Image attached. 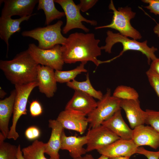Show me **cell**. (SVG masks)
<instances>
[{
  "label": "cell",
  "instance_id": "27",
  "mask_svg": "<svg viewBox=\"0 0 159 159\" xmlns=\"http://www.w3.org/2000/svg\"><path fill=\"white\" fill-rule=\"evenodd\" d=\"M6 139L0 132V159H17L18 146L4 142Z\"/></svg>",
  "mask_w": 159,
  "mask_h": 159
},
{
  "label": "cell",
  "instance_id": "30",
  "mask_svg": "<svg viewBox=\"0 0 159 159\" xmlns=\"http://www.w3.org/2000/svg\"><path fill=\"white\" fill-rule=\"evenodd\" d=\"M146 74L150 85L159 97V75L150 69Z\"/></svg>",
  "mask_w": 159,
  "mask_h": 159
},
{
  "label": "cell",
  "instance_id": "28",
  "mask_svg": "<svg viewBox=\"0 0 159 159\" xmlns=\"http://www.w3.org/2000/svg\"><path fill=\"white\" fill-rule=\"evenodd\" d=\"M113 96L124 100H137L139 97L138 92L134 88L123 85L117 86L115 90Z\"/></svg>",
  "mask_w": 159,
  "mask_h": 159
},
{
  "label": "cell",
  "instance_id": "15",
  "mask_svg": "<svg viewBox=\"0 0 159 159\" xmlns=\"http://www.w3.org/2000/svg\"><path fill=\"white\" fill-rule=\"evenodd\" d=\"M132 140L138 147L147 145L155 149L159 147V133L151 126L142 125L135 128Z\"/></svg>",
  "mask_w": 159,
  "mask_h": 159
},
{
  "label": "cell",
  "instance_id": "9",
  "mask_svg": "<svg viewBox=\"0 0 159 159\" xmlns=\"http://www.w3.org/2000/svg\"><path fill=\"white\" fill-rule=\"evenodd\" d=\"M54 1L61 6L66 16V24L62 30L63 34H66L71 30L76 28L88 32L89 29L82 24L83 21L92 25L95 26L97 24L96 21L87 19L81 14L80 10L73 0H55Z\"/></svg>",
  "mask_w": 159,
  "mask_h": 159
},
{
  "label": "cell",
  "instance_id": "6",
  "mask_svg": "<svg viewBox=\"0 0 159 159\" xmlns=\"http://www.w3.org/2000/svg\"><path fill=\"white\" fill-rule=\"evenodd\" d=\"M120 101L121 99L111 95L110 89H107L102 99L97 102L95 109L87 115L89 128H94L101 125L103 122L121 109Z\"/></svg>",
  "mask_w": 159,
  "mask_h": 159
},
{
  "label": "cell",
  "instance_id": "29",
  "mask_svg": "<svg viewBox=\"0 0 159 159\" xmlns=\"http://www.w3.org/2000/svg\"><path fill=\"white\" fill-rule=\"evenodd\" d=\"M145 123L150 125L159 133V111L147 109Z\"/></svg>",
  "mask_w": 159,
  "mask_h": 159
},
{
  "label": "cell",
  "instance_id": "26",
  "mask_svg": "<svg viewBox=\"0 0 159 159\" xmlns=\"http://www.w3.org/2000/svg\"><path fill=\"white\" fill-rule=\"evenodd\" d=\"M86 64L81 63L76 68L69 70H55V76L57 82L67 83L74 80L76 77L81 73L87 72V70L85 68Z\"/></svg>",
  "mask_w": 159,
  "mask_h": 159
},
{
  "label": "cell",
  "instance_id": "20",
  "mask_svg": "<svg viewBox=\"0 0 159 159\" xmlns=\"http://www.w3.org/2000/svg\"><path fill=\"white\" fill-rule=\"evenodd\" d=\"M121 109L102 123L121 139L131 140L133 130L130 128L124 121L121 113Z\"/></svg>",
  "mask_w": 159,
  "mask_h": 159
},
{
  "label": "cell",
  "instance_id": "21",
  "mask_svg": "<svg viewBox=\"0 0 159 159\" xmlns=\"http://www.w3.org/2000/svg\"><path fill=\"white\" fill-rule=\"evenodd\" d=\"M16 92L15 89L8 97L0 101V130L5 139L9 131V125L10 118L13 114Z\"/></svg>",
  "mask_w": 159,
  "mask_h": 159
},
{
  "label": "cell",
  "instance_id": "19",
  "mask_svg": "<svg viewBox=\"0 0 159 159\" xmlns=\"http://www.w3.org/2000/svg\"><path fill=\"white\" fill-rule=\"evenodd\" d=\"M87 139L86 135L82 136L66 135L64 130L61 137V149L68 151L73 159L82 156L87 152L83 146L87 144Z\"/></svg>",
  "mask_w": 159,
  "mask_h": 159
},
{
  "label": "cell",
  "instance_id": "37",
  "mask_svg": "<svg viewBox=\"0 0 159 159\" xmlns=\"http://www.w3.org/2000/svg\"><path fill=\"white\" fill-rule=\"evenodd\" d=\"M73 159H109V158L105 156L101 155L99 158L97 159H95L91 154H87L84 156H81L80 157Z\"/></svg>",
  "mask_w": 159,
  "mask_h": 159
},
{
  "label": "cell",
  "instance_id": "41",
  "mask_svg": "<svg viewBox=\"0 0 159 159\" xmlns=\"http://www.w3.org/2000/svg\"><path fill=\"white\" fill-rule=\"evenodd\" d=\"M129 157H118L109 158V159H130Z\"/></svg>",
  "mask_w": 159,
  "mask_h": 159
},
{
  "label": "cell",
  "instance_id": "2",
  "mask_svg": "<svg viewBox=\"0 0 159 159\" xmlns=\"http://www.w3.org/2000/svg\"><path fill=\"white\" fill-rule=\"evenodd\" d=\"M38 65L27 50L18 54L11 60L0 61V69L14 85L37 82Z\"/></svg>",
  "mask_w": 159,
  "mask_h": 159
},
{
  "label": "cell",
  "instance_id": "8",
  "mask_svg": "<svg viewBox=\"0 0 159 159\" xmlns=\"http://www.w3.org/2000/svg\"><path fill=\"white\" fill-rule=\"evenodd\" d=\"M27 50L38 64L50 67L55 70L62 69L64 62L60 45H57L50 49H43L34 43H31Z\"/></svg>",
  "mask_w": 159,
  "mask_h": 159
},
{
  "label": "cell",
  "instance_id": "1",
  "mask_svg": "<svg viewBox=\"0 0 159 159\" xmlns=\"http://www.w3.org/2000/svg\"><path fill=\"white\" fill-rule=\"evenodd\" d=\"M100 42L92 33L76 32L71 34L65 44L61 45L64 63L71 64L80 62L86 63L90 61L98 66L102 62L97 58L101 54L102 49L99 46Z\"/></svg>",
  "mask_w": 159,
  "mask_h": 159
},
{
  "label": "cell",
  "instance_id": "18",
  "mask_svg": "<svg viewBox=\"0 0 159 159\" xmlns=\"http://www.w3.org/2000/svg\"><path fill=\"white\" fill-rule=\"evenodd\" d=\"M48 126L51 128L52 132L49 141L46 143L45 153L50 158L59 159V152L61 149V137L64 128L57 120H49Z\"/></svg>",
  "mask_w": 159,
  "mask_h": 159
},
{
  "label": "cell",
  "instance_id": "3",
  "mask_svg": "<svg viewBox=\"0 0 159 159\" xmlns=\"http://www.w3.org/2000/svg\"><path fill=\"white\" fill-rule=\"evenodd\" d=\"M105 45L101 47L102 50H104L108 53H111V49L113 46L118 43H121L123 49L119 54L115 57L109 60L103 61L104 63H108L120 57L123 53L128 50L139 51L146 57L148 62L150 64L151 62L157 58L155 54L158 49L154 46L149 47L147 45V40L140 42L134 39H130L119 33H114L108 30L107 32Z\"/></svg>",
  "mask_w": 159,
  "mask_h": 159
},
{
  "label": "cell",
  "instance_id": "31",
  "mask_svg": "<svg viewBox=\"0 0 159 159\" xmlns=\"http://www.w3.org/2000/svg\"><path fill=\"white\" fill-rule=\"evenodd\" d=\"M142 1L148 4L144 6L145 8L149 10L150 12L159 16V0H143Z\"/></svg>",
  "mask_w": 159,
  "mask_h": 159
},
{
  "label": "cell",
  "instance_id": "36",
  "mask_svg": "<svg viewBox=\"0 0 159 159\" xmlns=\"http://www.w3.org/2000/svg\"><path fill=\"white\" fill-rule=\"evenodd\" d=\"M149 69L159 75V58H157L151 62Z\"/></svg>",
  "mask_w": 159,
  "mask_h": 159
},
{
  "label": "cell",
  "instance_id": "32",
  "mask_svg": "<svg viewBox=\"0 0 159 159\" xmlns=\"http://www.w3.org/2000/svg\"><path fill=\"white\" fill-rule=\"evenodd\" d=\"M40 132L39 130L35 126H31L25 131V135L27 139L29 140L36 139L39 137Z\"/></svg>",
  "mask_w": 159,
  "mask_h": 159
},
{
  "label": "cell",
  "instance_id": "35",
  "mask_svg": "<svg viewBox=\"0 0 159 159\" xmlns=\"http://www.w3.org/2000/svg\"><path fill=\"white\" fill-rule=\"evenodd\" d=\"M98 1L97 0H80L77 5L80 11L85 12L93 7Z\"/></svg>",
  "mask_w": 159,
  "mask_h": 159
},
{
  "label": "cell",
  "instance_id": "22",
  "mask_svg": "<svg viewBox=\"0 0 159 159\" xmlns=\"http://www.w3.org/2000/svg\"><path fill=\"white\" fill-rule=\"evenodd\" d=\"M32 15L17 19H12L11 17H0V38L4 41L6 45L7 51L9 47V40L14 33L19 32L21 30V23L24 21H27Z\"/></svg>",
  "mask_w": 159,
  "mask_h": 159
},
{
  "label": "cell",
  "instance_id": "40",
  "mask_svg": "<svg viewBox=\"0 0 159 159\" xmlns=\"http://www.w3.org/2000/svg\"><path fill=\"white\" fill-rule=\"evenodd\" d=\"M6 94V93L0 87V97L1 98H3Z\"/></svg>",
  "mask_w": 159,
  "mask_h": 159
},
{
  "label": "cell",
  "instance_id": "24",
  "mask_svg": "<svg viewBox=\"0 0 159 159\" xmlns=\"http://www.w3.org/2000/svg\"><path fill=\"white\" fill-rule=\"evenodd\" d=\"M67 85L74 90L85 92L99 100H101L103 95L100 91L97 90L93 88L91 83L88 73L86 75L85 81L79 82L74 80L67 83Z\"/></svg>",
  "mask_w": 159,
  "mask_h": 159
},
{
  "label": "cell",
  "instance_id": "23",
  "mask_svg": "<svg viewBox=\"0 0 159 159\" xmlns=\"http://www.w3.org/2000/svg\"><path fill=\"white\" fill-rule=\"evenodd\" d=\"M54 0H39L38 10H42L45 15V25H49L54 20L59 19L65 15L64 12L60 11L55 7Z\"/></svg>",
  "mask_w": 159,
  "mask_h": 159
},
{
  "label": "cell",
  "instance_id": "5",
  "mask_svg": "<svg viewBox=\"0 0 159 159\" xmlns=\"http://www.w3.org/2000/svg\"><path fill=\"white\" fill-rule=\"evenodd\" d=\"M109 9L113 11V15L111 23L106 25L96 27L95 29L110 28L119 32L121 34L136 40L140 39L142 36L139 31L131 25L130 21L135 17L136 13L130 7H119L117 10L112 0H111Z\"/></svg>",
  "mask_w": 159,
  "mask_h": 159
},
{
  "label": "cell",
  "instance_id": "11",
  "mask_svg": "<svg viewBox=\"0 0 159 159\" xmlns=\"http://www.w3.org/2000/svg\"><path fill=\"white\" fill-rule=\"evenodd\" d=\"M86 116L79 111L65 109L59 113L56 120L64 128L82 134L86 130L88 123Z\"/></svg>",
  "mask_w": 159,
  "mask_h": 159
},
{
  "label": "cell",
  "instance_id": "13",
  "mask_svg": "<svg viewBox=\"0 0 159 159\" xmlns=\"http://www.w3.org/2000/svg\"><path fill=\"white\" fill-rule=\"evenodd\" d=\"M138 147L132 139L120 138L97 151L100 154L109 158L121 156L130 157L136 153Z\"/></svg>",
  "mask_w": 159,
  "mask_h": 159
},
{
  "label": "cell",
  "instance_id": "10",
  "mask_svg": "<svg viewBox=\"0 0 159 159\" xmlns=\"http://www.w3.org/2000/svg\"><path fill=\"white\" fill-rule=\"evenodd\" d=\"M87 152L97 150L121 138L108 128L101 125L90 128L86 135Z\"/></svg>",
  "mask_w": 159,
  "mask_h": 159
},
{
  "label": "cell",
  "instance_id": "17",
  "mask_svg": "<svg viewBox=\"0 0 159 159\" xmlns=\"http://www.w3.org/2000/svg\"><path fill=\"white\" fill-rule=\"evenodd\" d=\"M74 91L73 97L67 103L65 109L79 111L87 116L96 108L97 102L90 95L80 91Z\"/></svg>",
  "mask_w": 159,
  "mask_h": 159
},
{
  "label": "cell",
  "instance_id": "38",
  "mask_svg": "<svg viewBox=\"0 0 159 159\" xmlns=\"http://www.w3.org/2000/svg\"><path fill=\"white\" fill-rule=\"evenodd\" d=\"M17 157V159H25L23 155L21 146L19 145L18 146Z\"/></svg>",
  "mask_w": 159,
  "mask_h": 159
},
{
  "label": "cell",
  "instance_id": "33",
  "mask_svg": "<svg viewBox=\"0 0 159 159\" xmlns=\"http://www.w3.org/2000/svg\"><path fill=\"white\" fill-rule=\"evenodd\" d=\"M30 112L33 117H36L41 115L42 112V108L40 103L37 100L33 101L30 105Z\"/></svg>",
  "mask_w": 159,
  "mask_h": 159
},
{
  "label": "cell",
  "instance_id": "39",
  "mask_svg": "<svg viewBox=\"0 0 159 159\" xmlns=\"http://www.w3.org/2000/svg\"><path fill=\"white\" fill-rule=\"evenodd\" d=\"M153 30L154 33L159 37V23L155 26Z\"/></svg>",
  "mask_w": 159,
  "mask_h": 159
},
{
  "label": "cell",
  "instance_id": "34",
  "mask_svg": "<svg viewBox=\"0 0 159 159\" xmlns=\"http://www.w3.org/2000/svg\"><path fill=\"white\" fill-rule=\"evenodd\" d=\"M136 153L143 155L148 159H159V150L152 151L147 150L142 147H138Z\"/></svg>",
  "mask_w": 159,
  "mask_h": 159
},
{
  "label": "cell",
  "instance_id": "16",
  "mask_svg": "<svg viewBox=\"0 0 159 159\" xmlns=\"http://www.w3.org/2000/svg\"><path fill=\"white\" fill-rule=\"evenodd\" d=\"M120 107L125 112L132 128L145 123L146 112L141 108L138 99L121 100Z\"/></svg>",
  "mask_w": 159,
  "mask_h": 159
},
{
  "label": "cell",
  "instance_id": "25",
  "mask_svg": "<svg viewBox=\"0 0 159 159\" xmlns=\"http://www.w3.org/2000/svg\"><path fill=\"white\" fill-rule=\"evenodd\" d=\"M46 143L37 140L32 145L21 150L25 159H54L46 158L44 155Z\"/></svg>",
  "mask_w": 159,
  "mask_h": 159
},
{
  "label": "cell",
  "instance_id": "4",
  "mask_svg": "<svg viewBox=\"0 0 159 159\" xmlns=\"http://www.w3.org/2000/svg\"><path fill=\"white\" fill-rule=\"evenodd\" d=\"M63 21L59 20L56 23L45 27H38L34 29L22 32L24 37H29L38 41V47L42 49H48L55 46L65 44L67 38L61 33Z\"/></svg>",
  "mask_w": 159,
  "mask_h": 159
},
{
  "label": "cell",
  "instance_id": "7",
  "mask_svg": "<svg viewBox=\"0 0 159 159\" xmlns=\"http://www.w3.org/2000/svg\"><path fill=\"white\" fill-rule=\"evenodd\" d=\"M38 84L37 82L24 85H15L16 95L14 105L12 124L10 127L7 138L16 140L19 137L16 130L18 121L23 115L27 114L26 106L29 95Z\"/></svg>",
  "mask_w": 159,
  "mask_h": 159
},
{
  "label": "cell",
  "instance_id": "14",
  "mask_svg": "<svg viewBox=\"0 0 159 159\" xmlns=\"http://www.w3.org/2000/svg\"><path fill=\"white\" fill-rule=\"evenodd\" d=\"M53 68L38 64L37 68V82L39 91L48 98L54 96L57 90L55 72Z\"/></svg>",
  "mask_w": 159,
  "mask_h": 159
},
{
  "label": "cell",
  "instance_id": "12",
  "mask_svg": "<svg viewBox=\"0 0 159 159\" xmlns=\"http://www.w3.org/2000/svg\"><path fill=\"white\" fill-rule=\"evenodd\" d=\"M4 6L1 12V17H11L19 16L20 17L32 15L37 0H4Z\"/></svg>",
  "mask_w": 159,
  "mask_h": 159
}]
</instances>
